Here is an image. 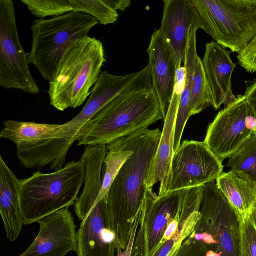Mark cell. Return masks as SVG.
<instances>
[{
  "instance_id": "1",
  "label": "cell",
  "mask_w": 256,
  "mask_h": 256,
  "mask_svg": "<svg viewBox=\"0 0 256 256\" xmlns=\"http://www.w3.org/2000/svg\"><path fill=\"white\" fill-rule=\"evenodd\" d=\"M162 134L158 128H148L116 140L133 151L132 155L120 169L107 196L111 226L118 243L123 250L128 244L135 219L145 197V181Z\"/></svg>"
},
{
  "instance_id": "2",
  "label": "cell",
  "mask_w": 256,
  "mask_h": 256,
  "mask_svg": "<svg viewBox=\"0 0 256 256\" xmlns=\"http://www.w3.org/2000/svg\"><path fill=\"white\" fill-rule=\"evenodd\" d=\"M163 120L157 96L150 88H137L117 96L77 134L78 146H106Z\"/></svg>"
},
{
  "instance_id": "3",
  "label": "cell",
  "mask_w": 256,
  "mask_h": 256,
  "mask_svg": "<svg viewBox=\"0 0 256 256\" xmlns=\"http://www.w3.org/2000/svg\"><path fill=\"white\" fill-rule=\"evenodd\" d=\"M202 186L200 218L174 256H240V216L216 184Z\"/></svg>"
},
{
  "instance_id": "4",
  "label": "cell",
  "mask_w": 256,
  "mask_h": 256,
  "mask_svg": "<svg viewBox=\"0 0 256 256\" xmlns=\"http://www.w3.org/2000/svg\"><path fill=\"white\" fill-rule=\"evenodd\" d=\"M105 62L104 49L100 40L87 36L71 42L49 82L50 105L61 112L82 106Z\"/></svg>"
},
{
  "instance_id": "5",
  "label": "cell",
  "mask_w": 256,
  "mask_h": 256,
  "mask_svg": "<svg viewBox=\"0 0 256 256\" xmlns=\"http://www.w3.org/2000/svg\"><path fill=\"white\" fill-rule=\"evenodd\" d=\"M86 166L80 158L59 170L40 172L20 180V204L25 225L66 207L74 205L84 182Z\"/></svg>"
},
{
  "instance_id": "6",
  "label": "cell",
  "mask_w": 256,
  "mask_h": 256,
  "mask_svg": "<svg viewBox=\"0 0 256 256\" xmlns=\"http://www.w3.org/2000/svg\"><path fill=\"white\" fill-rule=\"evenodd\" d=\"M76 134L66 124H40L8 120L4 123L1 138L13 142L18 158L24 167L42 169L50 166L62 170Z\"/></svg>"
},
{
  "instance_id": "7",
  "label": "cell",
  "mask_w": 256,
  "mask_h": 256,
  "mask_svg": "<svg viewBox=\"0 0 256 256\" xmlns=\"http://www.w3.org/2000/svg\"><path fill=\"white\" fill-rule=\"evenodd\" d=\"M98 24L96 18L80 12L35 20L31 27V50L27 53L28 64H33L46 80L50 82L69 44L88 36Z\"/></svg>"
},
{
  "instance_id": "8",
  "label": "cell",
  "mask_w": 256,
  "mask_h": 256,
  "mask_svg": "<svg viewBox=\"0 0 256 256\" xmlns=\"http://www.w3.org/2000/svg\"><path fill=\"white\" fill-rule=\"evenodd\" d=\"M202 29L216 42L238 53L256 36V0H191Z\"/></svg>"
},
{
  "instance_id": "9",
  "label": "cell",
  "mask_w": 256,
  "mask_h": 256,
  "mask_svg": "<svg viewBox=\"0 0 256 256\" xmlns=\"http://www.w3.org/2000/svg\"><path fill=\"white\" fill-rule=\"evenodd\" d=\"M27 53L18 34L12 0H0V86L38 94L40 89L29 70Z\"/></svg>"
},
{
  "instance_id": "10",
  "label": "cell",
  "mask_w": 256,
  "mask_h": 256,
  "mask_svg": "<svg viewBox=\"0 0 256 256\" xmlns=\"http://www.w3.org/2000/svg\"><path fill=\"white\" fill-rule=\"evenodd\" d=\"M256 134V114L244 95L218 112L209 124L204 141L222 162Z\"/></svg>"
},
{
  "instance_id": "11",
  "label": "cell",
  "mask_w": 256,
  "mask_h": 256,
  "mask_svg": "<svg viewBox=\"0 0 256 256\" xmlns=\"http://www.w3.org/2000/svg\"><path fill=\"white\" fill-rule=\"evenodd\" d=\"M222 163L204 142L182 141L172 158L168 193L214 182L224 172Z\"/></svg>"
},
{
  "instance_id": "12",
  "label": "cell",
  "mask_w": 256,
  "mask_h": 256,
  "mask_svg": "<svg viewBox=\"0 0 256 256\" xmlns=\"http://www.w3.org/2000/svg\"><path fill=\"white\" fill-rule=\"evenodd\" d=\"M152 88L150 70H142L126 75L116 76L102 72L80 112L66 124L77 134L80 129L104 107L119 94L130 90Z\"/></svg>"
},
{
  "instance_id": "13",
  "label": "cell",
  "mask_w": 256,
  "mask_h": 256,
  "mask_svg": "<svg viewBox=\"0 0 256 256\" xmlns=\"http://www.w3.org/2000/svg\"><path fill=\"white\" fill-rule=\"evenodd\" d=\"M107 196L77 216V256H115L118 243L110 223Z\"/></svg>"
},
{
  "instance_id": "14",
  "label": "cell",
  "mask_w": 256,
  "mask_h": 256,
  "mask_svg": "<svg viewBox=\"0 0 256 256\" xmlns=\"http://www.w3.org/2000/svg\"><path fill=\"white\" fill-rule=\"evenodd\" d=\"M40 230L34 242L18 256H66L76 250V225L69 207L38 222Z\"/></svg>"
},
{
  "instance_id": "15",
  "label": "cell",
  "mask_w": 256,
  "mask_h": 256,
  "mask_svg": "<svg viewBox=\"0 0 256 256\" xmlns=\"http://www.w3.org/2000/svg\"><path fill=\"white\" fill-rule=\"evenodd\" d=\"M188 189L171 192L158 196L146 188L142 204L144 256H152L158 250L169 224L182 208Z\"/></svg>"
},
{
  "instance_id": "16",
  "label": "cell",
  "mask_w": 256,
  "mask_h": 256,
  "mask_svg": "<svg viewBox=\"0 0 256 256\" xmlns=\"http://www.w3.org/2000/svg\"><path fill=\"white\" fill-rule=\"evenodd\" d=\"M186 78V69L182 66L176 70V84L162 131L160 140L145 181L146 188H152L160 184L158 196L168 193L171 176V165L174 155L175 125L181 94Z\"/></svg>"
},
{
  "instance_id": "17",
  "label": "cell",
  "mask_w": 256,
  "mask_h": 256,
  "mask_svg": "<svg viewBox=\"0 0 256 256\" xmlns=\"http://www.w3.org/2000/svg\"><path fill=\"white\" fill-rule=\"evenodd\" d=\"M163 2L162 18L158 30L170 47L177 70L184 64L192 26L202 22L191 0H166Z\"/></svg>"
},
{
  "instance_id": "18",
  "label": "cell",
  "mask_w": 256,
  "mask_h": 256,
  "mask_svg": "<svg viewBox=\"0 0 256 256\" xmlns=\"http://www.w3.org/2000/svg\"><path fill=\"white\" fill-rule=\"evenodd\" d=\"M230 52L215 41L206 44L202 62L216 110L222 104L230 106L236 99L232 90V77L236 66L230 56Z\"/></svg>"
},
{
  "instance_id": "19",
  "label": "cell",
  "mask_w": 256,
  "mask_h": 256,
  "mask_svg": "<svg viewBox=\"0 0 256 256\" xmlns=\"http://www.w3.org/2000/svg\"><path fill=\"white\" fill-rule=\"evenodd\" d=\"M147 53L152 88L159 100L164 121L172 98L176 68L170 47L158 30L152 36Z\"/></svg>"
},
{
  "instance_id": "20",
  "label": "cell",
  "mask_w": 256,
  "mask_h": 256,
  "mask_svg": "<svg viewBox=\"0 0 256 256\" xmlns=\"http://www.w3.org/2000/svg\"><path fill=\"white\" fill-rule=\"evenodd\" d=\"M20 180L0 156V212L7 239L16 241L24 221L20 204Z\"/></svg>"
},
{
  "instance_id": "21",
  "label": "cell",
  "mask_w": 256,
  "mask_h": 256,
  "mask_svg": "<svg viewBox=\"0 0 256 256\" xmlns=\"http://www.w3.org/2000/svg\"><path fill=\"white\" fill-rule=\"evenodd\" d=\"M204 198L203 186L188 190L185 196L178 229L172 238L164 243L152 256H174L182 242L190 235L200 218Z\"/></svg>"
},
{
  "instance_id": "22",
  "label": "cell",
  "mask_w": 256,
  "mask_h": 256,
  "mask_svg": "<svg viewBox=\"0 0 256 256\" xmlns=\"http://www.w3.org/2000/svg\"><path fill=\"white\" fill-rule=\"evenodd\" d=\"M222 192L241 218L256 203V184L240 172H223L216 180Z\"/></svg>"
},
{
  "instance_id": "23",
  "label": "cell",
  "mask_w": 256,
  "mask_h": 256,
  "mask_svg": "<svg viewBox=\"0 0 256 256\" xmlns=\"http://www.w3.org/2000/svg\"><path fill=\"white\" fill-rule=\"evenodd\" d=\"M201 24H194L190 31L184 66L186 69V78L181 94L175 125L174 153L181 144L182 134L191 116L190 98L192 78L196 62L198 56L196 50V32L202 29Z\"/></svg>"
},
{
  "instance_id": "24",
  "label": "cell",
  "mask_w": 256,
  "mask_h": 256,
  "mask_svg": "<svg viewBox=\"0 0 256 256\" xmlns=\"http://www.w3.org/2000/svg\"><path fill=\"white\" fill-rule=\"evenodd\" d=\"M108 150L104 160V173L102 187L96 202L108 196V190L124 163L132 155L133 151L115 140L106 145Z\"/></svg>"
},
{
  "instance_id": "25",
  "label": "cell",
  "mask_w": 256,
  "mask_h": 256,
  "mask_svg": "<svg viewBox=\"0 0 256 256\" xmlns=\"http://www.w3.org/2000/svg\"><path fill=\"white\" fill-rule=\"evenodd\" d=\"M212 98L202 60L198 56L192 78L191 116L200 113L210 106H212Z\"/></svg>"
},
{
  "instance_id": "26",
  "label": "cell",
  "mask_w": 256,
  "mask_h": 256,
  "mask_svg": "<svg viewBox=\"0 0 256 256\" xmlns=\"http://www.w3.org/2000/svg\"><path fill=\"white\" fill-rule=\"evenodd\" d=\"M227 166L232 170L240 172L256 184V134L228 158Z\"/></svg>"
},
{
  "instance_id": "27",
  "label": "cell",
  "mask_w": 256,
  "mask_h": 256,
  "mask_svg": "<svg viewBox=\"0 0 256 256\" xmlns=\"http://www.w3.org/2000/svg\"><path fill=\"white\" fill-rule=\"evenodd\" d=\"M73 12L86 14L96 18L102 25L114 24L118 18L117 11L106 0H70Z\"/></svg>"
},
{
  "instance_id": "28",
  "label": "cell",
  "mask_w": 256,
  "mask_h": 256,
  "mask_svg": "<svg viewBox=\"0 0 256 256\" xmlns=\"http://www.w3.org/2000/svg\"><path fill=\"white\" fill-rule=\"evenodd\" d=\"M38 18L56 17L73 12L70 0H20Z\"/></svg>"
},
{
  "instance_id": "29",
  "label": "cell",
  "mask_w": 256,
  "mask_h": 256,
  "mask_svg": "<svg viewBox=\"0 0 256 256\" xmlns=\"http://www.w3.org/2000/svg\"><path fill=\"white\" fill-rule=\"evenodd\" d=\"M240 256H256V228L248 213L241 220Z\"/></svg>"
},
{
  "instance_id": "30",
  "label": "cell",
  "mask_w": 256,
  "mask_h": 256,
  "mask_svg": "<svg viewBox=\"0 0 256 256\" xmlns=\"http://www.w3.org/2000/svg\"><path fill=\"white\" fill-rule=\"evenodd\" d=\"M237 58L238 64L248 72H256V36L238 53Z\"/></svg>"
},
{
  "instance_id": "31",
  "label": "cell",
  "mask_w": 256,
  "mask_h": 256,
  "mask_svg": "<svg viewBox=\"0 0 256 256\" xmlns=\"http://www.w3.org/2000/svg\"><path fill=\"white\" fill-rule=\"evenodd\" d=\"M142 203L143 202L135 219L132 234L126 248L123 250L120 244L117 243L116 248V256H132L133 246L135 242L137 230L139 228L142 214Z\"/></svg>"
},
{
  "instance_id": "32",
  "label": "cell",
  "mask_w": 256,
  "mask_h": 256,
  "mask_svg": "<svg viewBox=\"0 0 256 256\" xmlns=\"http://www.w3.org/2000/svg\"><path fill=\"white\" fill-rule=\"evenodd\" d=\"M106 2L116 11H124L131 5L130 0H106Z\"/></svg>"
},
{
  "instance_id": "33",
  "label": "cell",
  "mask_w": 256,
  "mask_h": 256,
  "mask_svg": "<svg viewBox=\"0 0 256 256\" xmlns=\"http://www.w3.org/2000/svg\"><path fill=\"white\" fill-rule=\"evenodd\" d=\"M244 95L250 104L256 106V80L247 86Z\"/></svg>"
},
{
  "instance_id": "34",
  "label": "cell",
  "mask_w": 256,
  "mask_h": 256,
  "mask_svg": "<svg viewBox=\"0 0 256 256\" xmlns=\"http://www.w3.org/2000/svg\"><path fill=\"white\" fill-rule=\"evenodd\" d=\"M249 217L256 228V207L254 206L248 212Z\"/></svg>"
},
{
  "instance_id": "35",
  "label": "cell",
  "mask_w": 256,
  "mask_h": 256,
  "mask_svg": "<svg viewBox=\"0 0 256 256\" xmlns=\"http://www.w3.org/2000/svg\"><path fill=\"white\" fill-rule=\"evenodd\" d=\"M253 107H254V112H255V113H256V106H254V105H253L252 104Z\"/></svg>"
},
{
  "instance_id": "36",
  "label": "cell",
  "mask_w": 256,
  "mask_h": 256,
  "mask_svg": "<svg viewBox=\"0 0 256 256\" xmlns=\"http://www.w3.org/2000/svg\"><path fill=\"white\" fill-rule=\"evenodd\" d=\"M254 206H256V203L255 204Z\"/></svg>"
},
{
  "instance_id": "37",
  "label": "cell",
  "mask_w": 256,
  "mask_h": 256,
  "mask_svg": "<svg viewBox=\"0 0 256 256\" xmlns=\"http://www.w3.org/2000/svg\"></svg>"
}]
</instances>
